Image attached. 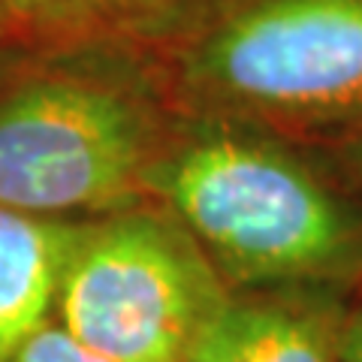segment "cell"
Here are the masks:
<instances>
[{
    "mask_svg": "<svg viewBox=\"0 0 362 362\" xmlns=\"http://www.w3.org/2000/svg\"><path fill=\"white\" fill-rule=\"evenodd\" d=\"M354 160H356V169H359V175H362V133L356 136V142H354Z\"/></svg>",
    "mask_w": 362,
    "mask_h": 362,
    "instance_id": "cell-10",
    "label": "cell"
},
{
    "mask_svg": "<svg viewBox=\"0 0 362 362\" xmlns=\"http://www.w3.org/2000/svg\"><path fill=\"white\" fill-rule=\"evenodd\" d=\"M85 223L0 206V362L54 314L64 269Z\"/></svg>",
    "mask_w": 362,
    "mask_h": 362,
    "instance_id": "cell-6",
    "label": "cell"
},
{
    "mask_svg": "<svg viewBox=\"0 0 362 362\" xmlns=\"http://www.w3.org/2000/svg\"><path fill=\"white\" fill-rule=\"evenodd\" d=\"M6 362H109L94 354L78 338H73L61 323H45L21 344Z\"/></svg>",
    "mask_w": 362,
    "mask_h": 362,
    "instance_id": "cell-8",
    "label": "cell"
},
{
    "mask_svg": "<svg viewBox=\"0 0 362 362\" xmlns=\"http://www.w3.org/2000/svg\"><path fill=\"white\" fill-rule=\"evenodd\" d=\"M148 106L94 73H42L0 94V206L54 221L130 209L157 151Z\"/></svg>",
    "mask_w": 362,
    "mask_h": 362,
    "instance_id": "cell-2",
    "label": "cell"
},
{
    "mask_svg": "<svg viewBox=\"0 0 362 362\" xmlns=\"http://www.w3.org/2000/svg\"><path fill=\"white\" fill-rule=\"evenodd\" d=\"M206 251L163 209L88 221L64 269L54 314L109 362H185L230 296Z\"/></svg>",
    "mask_w": 362,
    "mask_h": 362,
    "instance_id": "cell-3",
    "label": "cell"
},
{
    "mask_svg": "<svg viewBox=\"0 0 362 362\" xmlns=\"http://www.w3.org/2000/svg\"><path fill=\"white\" fill-rule=\"evenodd\" d=\"M311 290L230 293L197 332L185 362H341L344 317Z\"/></svg>",
    "mask_w": 362,
    "mask_h": 362,
    "instance_id": "cell-5",
    "label": "cell"
},
{
    "mask_svg": "<svg viewBox=\"0 0 362 362\" xmlns=\"http://www.w3.org/2000/svg\"><path fill=\"white\" fill-rule=\"evenodd\" d=\"M199 100L281 124L362 115V0H239L187 45Z\"/></svg>",
    "mask_w": 362,
    "mask_h": 362,
    "instance_id": "cell-4",
    "label": "cell"
},
{
    "mask_svg": "<svg viewBox=\"0 0 362 362\" xmlns=\"http://www.w3.org/2000/svg\"><path fill=\"white\" fill-rule=\"evenodd\" d=\"M145 194L185 226L235 287H320L362 266V221L293 151L202 127L163 145Z\"/></svg>",
    "mask_w": 362,
    "mask_h": 362,
    "instance_id": "cell-1",
    "label": "cell"
},
{
    "mask_svg": "<svg viewBox=\"0 0 362 362\" xmlns=\"http://www.w3.org/2000/svg\"><path fill=\"white\" fill-rule=\"evenodd\" d=\"M341 362H362V305L341 326Z\"/></svg>",
    "mask_w": 362,
    "mask_h": 362,
    "instance_id": "cell-9",
    "label": "cell"
},
{
    "mask_svg": "<svg viewBox=\"0 0 362 362\" xmlns=\"http://www.w3.org/2000/svg\"><path fill=\"white\" fill-rule=\"evenodd\" d=\"M160 0H0V40L73 42L142 18Z\"/></svg>",
    "mask_w": 362,
    "mask_h": 362,
    "instance_id": "cell-7",
    "label": "cell"
}]
</instances>
